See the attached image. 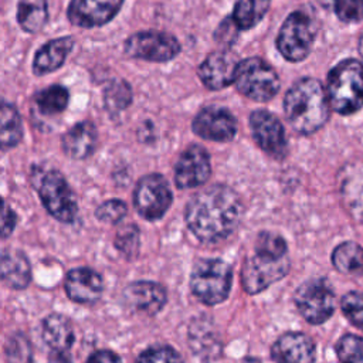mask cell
<instances>
[{
  "label": "cell",
  "mask_w": 363,
  "mask_h": 363,
  "mask_svg": "<svg viewBox=\"0 0 363 363\" xmlns=\"http://www.w3.org/2000/svg\"><path fill=\"white\" fill-rule=\"evenodd\" d=\"M339 196L347 214L363 223V160L346 163L339 172Z\"/></svg>",
  "instance_id": "2e32d148"
},
{
  "label": "cell",
  "mask_w": 363,
  "mask_h": 363,
  "mask_svg": "<svg viewBox=\"0 0 363 363\" xmlns=\"http://www.w3.org/2000/svg\"><path fill=\"white\" fill-rule=\"evenodd\" d=\"M211 173L210 156L199 145L187 147L176 162L174 183L179 189H191L204 184Z\"/></svg>",
  "instance_id": "4fadbf2b"
},
{
  "label": "cell",
  "mask_w": 363,
  "mask_h": 363,
  "mask_svg": "<svg viewBox=\"0 0 363 363\" xmlns=\"http://www.w3.org/2000/svg\"><path fill=\"white\" fill-rule=\"evenodd\" d=\"M86 363H122V360L111 350H98L86 359Z\"/></svg>",
  "instance_id": "ab89813d"
},
{
  "label": "cell",
  "mask_w": 363,
  "mask_h": 363,
  "mask_svg": "<svg viewBox=\"0 0 363 363\" xmlns=\"http://www.w3.org/2000/svg\"><path fill=\"white\" fill-rule=\"evenodd\" d=\"M250 126L257 145L267 155L275 159L286 155L285 129L275 115L267 111H255L250 116Z\"/></svg>",
  "instance_id": "7c38bea8"
},
{
  "label": "cell",
  "mask_w": 363,
  "mask_h": 363,
  "mask_svg": "<svg viewBox=\"0 0 363 363\" xmlns=\"http://www.w3.org/2000/svg\"><path fill=\"white\" fill-rule=\"evenodd\" d=\"M295 303L301 315L312 325L330 318L335 309V292L326 278H311L295 292Z\"/></svg>",
  "instance_id": "52a82bcc"
},
{
  "label": "cell",
  "mask_w": 363,
  "mask_h": 363,
  "mask_svg": "<svg viewBox=\"0 0 363 363\" xmlns=\"http://www.w3.org/2000/svg\"><path fill=\"white\" fill-rule=\"evenodd\" d=\"M132 101V89L126 81L115 79L104 91V105L109 113L123 111Z\"/></svg>",
  "instance_id": "f546056e"
},
{
  "label": "cell",
  "mask_w": 363,
  "mask_h": 363,
  "mask_svg": "<svg viewBox=\"0 0 363 363\" xmlns=\"http://www.w3.org/2000/svg\"><path fill=\"white\" fill-rule=\"evenodd\" d=\"M313 38L315 27L312 20L301 11H294L286 17L278 33L277 47L284 58L298 62L308 57Z\"/></svg>",
  "instance_id": "ba28073f"
},
{
  "label": "cell",
  "mask_w": 363,
  "mask_h": 363,
  "mask_svg": "<svg viewBox=\"0 0 363 363\" xmlns=\"http://www.w3.org/2000/svg\"><path fill=\"white\" fill-rule=\"evenodd\" d=\"M333 267L343 274H357L363 271V248L353 241L339 244L332 254Z\"/></svg>",
  "instance_id": "4316f807"
},
{
  "label": "cell",
  "mask_w": 363,
  "mask_h": 363,
  "mask_svg": "<svg viewBox=\"0 0 363 363\" xmlns=\"http://www.w3.org/2000/svg\"><path fill=\"white\" fill-rule=\"evenodd\" d=\"M123 0H71L67 16L78 27L92 28L109 23L121 10Z\"/></svg>",
  "instance_id": "5bb4252c"
},
{
  "label": "cell",
  "mask_w": 363,
  "mask_h": 363,
  "mask_svg": "<svg viewBox=\"0 0 363 363\" xmlns=\"http://www.w3.org/2000/svg\"><path fill=\"white\" fill-rule=\"evenodd\" d=\"M180 51L176 37L163 31H139L132 34L125 43V54L152 62H166L173 60Z\"/></svg>",
  "instance_id": "30bf717a"
},
{
  "label": "cell",
  "mask_w": 363,
  "mask_h": 363,
  "mask_svg": "<svg viewBox=\"0 0 363 363\" xmlns=\"http://www.w3.org/2000/svg\"><path fill=\"white\" fill-rule=\"evenodd\" d=\"M193 130L203 139L214 142H228L235 136L237 121L224 108H203L193 121Z\"/></svg>",
  "instance_id": "9a60e30c"
},
{
  "label": "cell",
  "mask_w": 363,
  "mask_h": 363,
  "mask_svg": "<svg viewBox=\"0 0 363 363\" xmlns=\"http://www.w3.org/2000/svg\"><path fill=\"white\" fill-rule=\"evenodd\" d=\"M43 339L51 350H68L75 336L69 320L60 313H52L43 322Z\"/></svg>",
  "instance_id": "cb8c5ba5"
},
{
  "label": "cell",
  "mask_w": 363,
  "mask_h": 363,
  "mask_svg": "<svg viewBox=\"0 0 363 363\" xmlns=\"http://www.w3.org/2000/svg\"><path fill=\"white\" fill-rule=\"evenodd\" d=\"M23 138L21 116L14 105L0 102V149L16 147Z\"/></svg>",
  "instance_id": "d4e9b609"
},
{
  "label": "cell",
  "mask_w": 363,
  "mask_h": 363,
  "mask_svg": "<svg viewBox=\"0 0 363 363\" xmlns=\"http://www.w3.org/2000/svg\"><path fill=\"white\" fill-rule=\"evenodd\" d=\"M271 356L275 363H313L315 343L305 333L288 332L272 345Z\"/></svg>",
  "instance_id": "ac0fdd59"
},
{
  "label": "cell",
  "mask_w": 363,
  "mask_h": 363,
  "mask_svg": "<svg viewBox=\"0 0 363 363\" xmlns=\"http://www.w3.org/2000/svg\"><path fill=\"white\" fill-rule=\"evenodd\" d=\"M126 204L119 199H111L104 201L101 206H98L95 216L99 221L115 224L121 221L126 216Z\"/></svg>",
  "instance_id": "d590c367"
},
{
  "label": "cell",
  "mask_w": 363,
  "mask_h": 363,
  "mask_svg": "<svg viewBox=\"0 0 363 363\" xmlns=\"http://www.w3.org/2000/svg\"><path fill=\"white\" fill-rule=\"evenodd\" d=\"M115 247L126 258H133L139 250V230L135 224L123 225L115 237Z\"/></svg>",
  "instance_id": "d6a6232c"
},
{
  "label": "cell",
  "mask_w": 363,
  "mask_h": 363,
  "mask_svg": "<svg viewBox=\"0 0 363 363\" xmlns=\"http://www.w3.org/2000/svg\"><path fill=\"white\" fill-rule=\"evenodd\" d=\"M72 47V37H60L50 40L35 52L33 60V72L37 75H43L55 71L64 64Z\"/></svg>",
  "instance_id": "7402d4cb"
},
{
  "label": "cell",
  "mask_w": 363,
  "mask_h": 363,
  "mask_svg": "<svg viewBox=\"0 0 363 363\" xmlns=\"http://www.w3.org/2000/svg\"><path fill=\"white\" fill-rule=\"evenodd\" d=\"M357 48H359V52H360V55L363 57V31H362V34H360V37H359V44H357Z\"/></svg>",
  "instance_id": "7bdbcfd3"
},
{
  "label": "cell",
  "mask_w": 363,
  "mask_h": 363,
  "mask_svg": "<svg viewBox=\"0 0 363 363\" xmlns=\"http://www.w3.org/2000/svg\"><path fill=\"white\" fill-rule=\"evenodd\" d=\"M268 6L269 0H238L231 20L238 30H248L262 20Z\"/></svg>",
  "instance_id": "83f0119b"
},
{
  "label": "cell",
  "mask_w": 363,
  "mask_h": 363,
  "mask_svg": "<svg viewBox=\"0 0 363 363\" xmlns=\"http://www.w3.org/2000/svg\"><path fill=\"white\" fill-rule=\"evenodd\" d=\"M231 268L217 258L200 259L190 277V288L194 296L206 305L223 302L231 288Z\"/></svg>",
  "instance_id": "5b68a950"
},
{
  "label": "cell",
  "mask_w": 363,
  "mask_h": 363,
  "mask_svg": "<svg viewBox=\"0 0 363 363\" xmlns=\"http://www.w3.org/2000/svg\"><path fill=\"white\" fill-rule=\"evenodd\" d=\"M102 291V277L92 268H74L67 274L65 292L74 302L94 303L101 298Z\"/></svg>",
  "instance_id": "d6986e66"
},
{
  "label": "cell",
  "mask_w": 363,
  "mask_h": 363,
  "mask_svg": "<svg viewBox=\"0 0 363 363\" xmlns=\"http://www.w3.org/2000/svg\"><path fill=\"white\" fill-rule=\"evenodd\" d=\"M323 9H328V10H332L333 9V4H335V0H316Z\"/></svg>",
  "instance_id": "b9f144b4"
},
{
  "label": "cell",
  "mask_w": 363,
  "mask_h": 363,
  "mask_svg": "<svg viewBox=\"0 0 363 363\" xmlns=\"http://www.w3.org/2000/svg\"><path fill=\"white\" fill-rule=\"evenodd\" d=\"M234 84L238 92L257 102L272 99L279 89V78L275 69L257 57L238 62Z\"/></svg>",
  "instance_id": "8992f818"
},
{
  "label": "cell",
  "mask_w": 363,
  "mask_h": 363,
  "mask_svg": "<svg viewBox=\"0 0 363 363\" xmlns=\"http://www.w3.org/2000/svg\"><path fill=\"white\" fill-rule=\"evenodd\" d=\"M16 223H17L16 213L4 201V199L0 197V237L1 238L9 237L14 231Z\"/></svg>",
  "instance_id": "74e56055"
},
{
  "label": "cell",
  "mask_w": 363,
  "mask_h": 363,
  "mask_svg": "<svg viewBox=\"0 0 363 363\" xmlns=\"http://www.w3.org/2000/svg\"><path fill=\"white\" fill-rule=\"evenodd\" d=\"M242 213L240 196L227 186L214 184L190 199L186 206V223L196 238L214 244L234 233Z\"/></svg>",
  "instance_id": "6da1fadb"
},
{
  "label": "cell",
  "mask_w": 363,
  "mask_h": 363,
  "mask_svg": "<svg viewBox=\"0 0 363 363\" xmlns=\"http://www.w3.org/2000/svg\"><path fill=\"white\" fill-rule=\"evenodd\" d=\"M48 363H72L67 350H52L48 356Z\"/></svg>",
  "instance_id": "60d3db41"
},
{
  "label": "cell",
  "mask_w": 363,
  "mask_h": 363,
  "mask_svg": "<svg viewBox=\"0 0 363 363\" xmlns=\"http://www.w3.org/2000/svg\"><path fill=\"white\" fill-rule=\"evenodd\" d=\"M289 269L286 242L278 234L262 231L255 240L254 252L247 257L241 271L242 288L258 294L282 279Z\"/></svg>",
  "instance_id": "7a4b0ae2"
},
{
  "label": "cell",
  "mask_w": 363,
  "mask_h": 363,
  "mask_svg": "<svg viewBox=\"0 0 363 363\" xmlns=\"http://www.w3.org/2000/svg\"><path fill=\"white\" fill-rule=\"evenodd\" d=\"M69 101L68 89L62 85H51L34 95V102L43 115L62 112Z\"/></svg>",
  "instance_id": "f1b7e54d"
},
{
  "label": "cell",
  "mask_w": 363,
  "mask_h": 363,
  "mask_svg": "<svg viewBox=\"0 0 363 363\" xmlns=\"http://www.w3.org/2000/svg\"><path fill=\"white\" fill-rule=\"evenodd\" d=\"M0 279L14 289H23L31 279V269L27 257L17 250L0 252Z\"/></svg>",
  "instance_id": "603a6c76"
},
{
  "label": "cell",
  "mask_w": 363,
  "mask_h": 363,
  "mask_svg": "<svg viewBox=\"0 0 363 363\" xmlns=\"http://www.w3.org/2000/svg\"><path fill=\"white\" fill-rule=\"evenodd\" d=\"M340 363H363V337L347 333L336 345Z\"/></svg>",
  "instance_id": "4dcf8cb0"
},
{
  "label": "cell",
  "mask_w": 363,
  "mask_h": 363,
  "mask_svg": "<svg viewBox=\"0 0 363 363\" xmlns=\"http://www.w3.org/2000/svg\"><path fill=\"white\" fill-rule=\"evenodd\" d=\"M96 140L98 133L95 125L89 121H84L74 125L62 135L61 145L67 156L78 160L92 155L96 147Z\"/></svg>",
  "instance_id": "44dd1931"
},
{
  "label": "cell",
  "mask_w": 363,
  "mask_h": 363,
  "mask_svg": "<svg viewBox=\"0 0 363 363\" xmlns=\"http://www.w3.org/2000/svg\"><path fill=\"white\" fill-rule=\"evenodd\" d=\"M48 18L47 0H20L17 7V21L23 31L37 33Z\"/></svg>",
  "instance_id": "484cf974"
},
{
  "label": "cell",
  "mask_w": 363,
  "mask_h": 363,
  "mask_svg": "<svg viewBox=\"0 0 363 363\" xmlns=\"http://www.w3.org/2000/svg\"><path fill=\"white\" fill-rule=\"evenodd\" d=\"M133 204L143 218L149 221L162 218L172 204V191L167 180L157 173L143 176L136 184Z\"/></svg>",
  "instance_id": "8fae6325"
},
{
  "label": "cell",
  "mask_w": 363,
  "mask_h": 363,
  "mask_svg": "<svg viewBox=\"0 0 363 363\" xmlns=\"http://www.w3.org/2000/svg\"><path fill=\"white\" fill-rule=\"evenodd\" d=\"M136 363H183V359L170 346H155L142 352Z\"/></svg>",
  "instance_id": "e575fe53"
},
{
  "label": "cell",
  "mask_w": 363,
  "mask_h": 363,
  "mask_svg": "<svg viewBox=\"0 0 363 363\" xmlns=\"http://www.w3.org/2000/svg\"><path fill=\"white\" fill-rule=\"evenodd\" d=\"M340 306L346 318L363 330V292L350 291L343 295Z\"/></svg>",
  "instance_id": "836d02e7"
},
{
  "label": "cell",
  "mask_w": 363,
  "mask_h": 363,
  "mask_svg": "<svg viewBox=\"0 0 363 363\" xmlns=\"http://www.w3.org/2000/svg\"><path fill=\"white\" fill-rule=\"evenodd\" d=\"M7 363H33V352L24 335H13L6 346Z\"/></svg>",
  "instance_id": "1f68e13d"
},
{
  "label": "cell",
  "mask_w": 363,
  "mask_h": 363,
  "mask_svg": "<svg viewBox=\"0 0 363 363\" xmlns=\"http://www.w3.org/2000/svg\"><path fill=\"white\" fill-rule=\"evenodd\" d=\"M284 112L295 132L311 135L319 130L329 116V102L322 84L315 78L296 81L285 95Z\"/></svg>",
  "instance_id": "3957f363"
},
{
  "label": "cell",
  "mask_w": 363,
  "mask_h": 363,
  "mask_svg": "<svg viewBox=\"0 0 363 363\" xmlns=\"http://www.w3.org/2000/svg\"><path fill=\"white\" fill-rule=\"evenodd\" d=\"M332 10L346 23L363 20V0H335Z\"/></svg>",
  "instance_id": "8d00e7d4"
},
{
  "label": "cell",
  "mask_w": 363,
  "mask_h": 363,
  "mask_svg": "<svg viewBox=\"0 0 363 363\" xmlns=\"http://www.w3.org/2000/svg\"><path fill=\"white\" fill-rule=\"evenodd\" d=\"M38 196L45 210L58 221L72 223L77 218L78 206L75 196L60 172L50 170L44 174L38 187Z\"/></svg>",
  "instance_id": "9c48e42d"
},
{
  "label": "cell",
  "mask_w": 363,
  "mask_h": 363,
  "mask_svg": "<svg viewBox=\"0 0 363 363\" xmlns=\"http://www.w3.org/2000/svg\"><path fill=\"white\" fill-rule=\"evenodd\" d=\"M329 106L340 115H350L363 106V64L357 60L339 62L328 77Z\"/></svg>",
  "instance_id": "277c9868"
},
{
  "label": "cell",
  "mask_w": 363,
  "mask_h": 363,
  "mask_svg": "<svg viewBox=\"0 0 363 363\" xmlns=\"http://www.w3.org/2000/svg\"><path fill=\"white\" fill-rule=\"evenodd\" d=\"M237 26L233 23L231 18L223 21L217 30V38L218 41H227V43H233V38H235L237 35Z\"/></svg>",
  "instance_id": "f35d334b"
},
{
  "label": "cell",
  "mask_w": 363,
  "mask_h": 363,
  "mask_svg": "<svg viewBox=\"0 0 363 363\" xmlns=\"http://www.w3.org/2000/svg\"><path fill=\"white\" fill-rule=\"evenodd\" d=\"M238 62L237 57L230 51H214L199 67V78L208 89L225 88L234 82Z\"/></svg>",
  "instance_id": "e0dca14e"
},
{
  "label": "cell",
  "mask_w": 363,
  "mask_h": 363,
  "mask_svg": "<svg viewBox=\"0 0 363 363\" xmlns=\"http://www.w3.org/2000/svg\"><path fill=\"white\" fill-rule=\"evenodd\" d=\"M123 299L125 303L132 309L147 315H155L166 303V291L157 282L138 281L125 288Z\"/></svg>",
  "instance_id": "ffe728a7"
}]
</instances>
